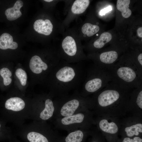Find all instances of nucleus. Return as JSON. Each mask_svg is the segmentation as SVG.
I'll use <instances>...</instances> for the list:
<instances>
[{
    "instance_id": "f3484780",
    "label": "nucleus",
    "mask_w": 142,
    "mask_h": 142,
    "mask_svg": "<svg viewBox=\"0 0 142 142\" xmlns=\"http://www.w3.org/2000/svg\"><path fill=\"white\" fill-rule=\"evenodd\" d=\"M23 4V3L22 1L17 0L13 7L7 9L5 11V14L7 19L12 21L20 17L22 15L20 9Z\"/></svg>"
},
{
    "instance_id": "0eeeda50",
    "label": "nucleus",
    "mask_w": 142,
    "mask_h": 142,
    "mask_svg": "<svg viewBox=\"0 0 142 142\" xmlns=\"http://www.w3.org/2000/svg\"><path fill=\"white\" fill-rule=\"evenodd\" d=\"M32 104V100L19 96H12L8 98L4 104L8 120L16 127L24 124L26 120L30 119Z\"/></svg>"
},
{
    "instance_id": "f257e3e1",
    "label": "nucleus",
    "mask_w": 142,
    "mask_h": 142,
    "mask_svg": "<svg viewBox=\"0 0 142 142\" xmlns=\"http://www.w3.org/2000/svg\"><path fill=\"white\" fill-rule=\"evenodd\" d=\"M134 89L121 86L111 81L90 97L91 110L97 116L120 118L125 116L128 112L130 98Z\"/></svg>"
},
{
    "instance_id": "bb28decb",
    "label": "nucleus",
    "mask_w": 142,
    "mask_h": 142,
    "mask_svg": "<svg viewBox=\"0 0 142 142\" xmlns=\"http://www.w3.org/2000/svg\"><path fill=\"white\" fill-rule=\"evenodd\" d=\"M9 140V142H21L16 138V136L14 134Z\"/></svg>"
},
{
    "instance_id": "f03ea898",
    "label": "nucleus",
    "mask_w": 142,
    "mask_h": 142,
    "mask_svg": "<svg viewBox=\"0 0 142 142\" xmlns=\"http://www.w3.org/2000/svg\"><path fill=\"white\" fill-rule=\"evenodd\" d=\"M80 62H60L49 74L47 81L49 93L54 98L69 94L71 91L77 90L84 82L86 72Z\"/></svg>"
},
{
    "instance_id": "1a4fd4ad",
    "label": "nucleus",
    "mask_w": 142,
    "mask_h": 142,
    "mask_svg": "<svg viewBox=\"0 0 142 142\" xmlns=\"http://www.w3.org/2000/svg\"><path fill=\"white\" fill-rule=\"evenodd\" d=\"M54 98L49 93L37 96L32 100L30 119L46 121L52 120L55 111Z\"/></svg>"
},
{
    "instance_id": "7c9ffc66",
    "label": "nucleus",
    "mask_w": 142,
    "mask_h": 142,
    "mask_svg": "<svg viewBox=\"0 0 142 142\" xmlns=\"http://www.w3.org/2000/svg\"><path fill=\"white\" fill-rule=\"evenodd\" d=\"M92 142H96L95 141H93Z\"/></svg>"
},
{
    "instance_id": "dca6fc26",
    "label": "nucleus",
    "mask_w": 142,
    "mask_h": 142,
    "mask_svg": "<svg viewBox=\"0 0 142 142\" xmlns=\"http://www.w3.org/2000/svg\"><path fill=\"white\" fill-rule=\"evenodd\" d=\"M33 28L34 30L38 33L48 36L52 33L53 26L51 21L49 19L44 20L39 19L34 22Z\"/></svg>"
},
{
    "instance_id": "393cba45",
    "label": "nucleus",
    "mask_w": 142,
    "mask_h": 142,
    "mask_svg": "<svg viewBox=\"0 0 142 142\" xmlns=\"http://www.w3.org/2000/svg\"><path fill=\"white\" fill-rule=\"evenodd\" d=\"M122 142H142V139L139 136H135L133 138L126 137L123 139Z\"/></svg>"
},
{
    "instance_id": "a211bd4d",
    "label": "nucleus",
    "mask_w": 142,
    "mask_h": 142,
    "mask_svg": "<svg viewBox=\"0 0 142 142\" xmlns=\"http://www.w3.org/2000/svg\"><path fill=\"white\" fill-rule=\"evenodd\" d=\"M18 47L17 43L14 42L13 37L7 33H4L0 36V48L5 50L8 49H16Z\"/></svg>"
},
{
    "instance_id": "f8f14e48",
    "label": "nucleus",
    "mask_w": 142,
    "mask_h": 142,
    "mask_svg": "<svg viewBox=\"0 0 142 142\" xmlns=\"http://www.w3.org/2000/svg\"><path fill=\"white\" fill-rule=\"evenodd\" d=\"M98 130L108 134H115L120 131L121 121L119 118L106 116H97L94 119Z\"/></svg>"
},
{
    "instance_id": "c756f323",
    "label": "nucleus",
    "mask_w": 142,
    "mask_h": 142,
    "mask_svg": "<svg viewBox=\"0 0 142 142\" xmlns=\"http://www.w3.org/2000/svg\"><path fill=\"white\" fill-rule=\"evenodd\" d=\"M2 125L0 123V129H1L2 128Z\"/></svg>"
},
{
    "instance_id": "4468645a",
    "label": "nucleus",
    "mask_w": 142,
    "mask_h": 142,
    "mask_svg": "<svg viewBox=\"0 0 142 142\" xmlns=\"http://www.w3.org/2000/svg\"><path fill=\"white\" fill-rule=\"evenodd\" d=\"M142 110V84L132 91L129 103L128 112L131 115L141 118Z\"/></svg>"
},
{
    "instance_id": "5701e85b",
    "label": "nucleus",
    "mask_w": 142,
    "mask_h": 142,
    "mask_svg": "<svg viewBox=\"0 0 142 142\" xmlns=\"http://www.w3.org/2000/svg\"><path fill=\"white\" fill-rule=\"evenodd\" d=\"M0 74L3 78V83L5 86L9 85L11 83L12 75L11 71L8 68H3L0 70Z\"/></svg>"
},
{
    "instance_id": "9b49d317",
    "label": "nucleus",
    "mask_w": 142,
    "mask_h": 142,
    "mask_svg": "<svg viewBox=\"0 0 142 142\" xmlns=\"http://www.w3.org/2000/svg\"><path fill=\"white\" fill-rule=\"evenodd\" d=\"M62 53L65 61L69 63L80 62L83 58L80 49H79L75 40L71 36H68L62 44Z\"/></svg>"
},
{
    "instance_id": "cd10ccee",
    "label": "nucleus",
    "mask_w": 142,
    "mask_h": 142,
    "mask_svg": "<svg viewBox=\"0 0 142 142\" xmlns=\"http://www.w3.org/2000/svg\"><path fill=\"white\" fill-rule=\"evenodd\" d=\"M137 33L138 36L142 38V27L139 28L137 30Z\"/></svg>"
},
{
    "instance_id": "423d86ee",
    "label": "nucleus",
    "mask_w": 142,
    "mask_h": 142,
    "mask_svg": "<svg viewBox=\"0 0 142 142\" xmlns=\"http://www.w3.org/2000/svg\"><path fill=\"white\" fill-rule=\"evenodd\" d=\"M111 80L108 69L93 64L87 70L80 93L83 97H88L102 90Z\"/></svg>"
},
{
    "instance_id": "6e6552de",
    "label": "nucleus",
    "mask_w": 142,
    "mask_h": 142,
    "mask_svg": "<svg viewBox=\"0 0 142 142\" xmlns=\"http://www.w3.org/2000/svg\"><path fill=\"white\" fill-rule=\"evenodd\" d=\"M92 111L89 110L69 116L57 118L53 124L55 129L66 130L68 133L79 129H90L94 120Z\"/></svg>"
},
{
    "instance_id": "2eb2a0df",
    "label": "nucleus",
    "mask_w": 142,
    "mask_h": 142,
    "mask_svg": "<svg viewBox=\"0 0 142 142\" xmlns=\"http://www.w3.org/2000/svg\"><path fill=\"white\" fill-rule=\"evenodd\" d=\"M98 57H91L94 64L100 67L108 69L117 62L118 57V52L114 50L103 52Z\"/></svg>"
},
{
    "instance_id": "4be33fe9",
    "label": "nucleus",
    "mask_w": 142,
    "mask_h": 142,
    "mask_svg": "<svg viewBox=\"0 0 142 142\" xmlns=\"http://www.w3.org/2000/svg\"><path fill=\"white\" fill-rule=\"evenodd\" d=\"M99 30V27L98 26L89 23L84 24L82 28V33L88 37L94 35L97 33Z\"/></svg>"
},
{
    "instance_id": "b1692460",
    "label": "nucleus",
    "mask_w": 142,
    "mask_h": 142,
    "mask_svg": "<svg viewBox=\"0 0 142 142\" xmlns=\"http://www.w3.org/2000/svg\"><path fill=\"white\" fill-rule=\"evenodd\" d=\"M16 76L19 79L21 84L25 86L27 84V75L26 72L21 68H18L15 72Z\"/></svg>"
},
{
    "instance_id": "9d476101",
    "label": "nucleus",
    "mask_w": 142,
    "mask_h": 142,
    "mask_svg": "<svg viewBox=\"0 0 142 142\" xmlns=\"http://www.w3.org/2000/svg\"><path fill=\"white\" fill-rule=\"evenodd\" d=\"M39 56L35 55L31 59L29 67L31 71L39 77V80L45 79L46 76L59 63L60 58L47 61Z\"/></svg>"
},
{
    "instance_id": "c85d7f7f",
    "label": "nucleus",
    "mask_w": 142,
    "mask_h": 142,
    "mask_svg": "<svg viewBox=\"0 0 142 142\" xmlns=\"http://www.w3.org/2000/svg\"><path fill=\"white\" fill-rule=\"evenodd\" d=\"M44 1L47 2H50L52 1L53 0H44Z\"/></svg>"
},
{
    "instance_id": "6ab92c4d",
    "label": "nucleus",
    "mask_w": 142,
    "mask_h": 142,
    "mask_svg": "<svg viewBox=\"0 0 142 142\" xmlns=\"http://www.w3.org/2000/svg\"><path fill=\"white\" fill-rule=\"evenodd\" d=\"M90 1L89 0H75L72 7L71 11L75 14L82 13L85 11Z\"/></svg>"
},
{
    "instance_id": "a878e982",
    "label": "nucleus",
    "mask_w": 142,
    "mask_h": 142,
    "mask_svg": "<svg viewBox=\"0 0 142 142\" xmlns=\"http://www.w3.org/2000/svg\"><path fill=\"white\" fill-rule=\"evenodd\" d=\"M112 10V8L111 6H109L104 9L101 10L100 12V14L102 16L104 15L105 14Z\"/></svg>"
},
{
    "instance_id": "ddd939ff",
    "label": "nucleus",
    "mask_w": 142,
    "mask_h": 142,
    "mask_svg": "<svg viewBox=\"0 0 142 142\" xmlns=\"http://www.w3.org/2000/svg\"><path fill=\"white\" fill-rule=\"evenodd\" d=\"M141 118L131 116L121 121L120 131H123L128 137L138 136L142 133Z\"/></svg>"
},
{
    "instance_id": "7ed1b4c3",
    "label": "nucleus",
    "mask_w": 142,
    "mask_h": 142,
    "mask_svg": "<svg viewBox=\"0 0 142 142\" xmlns=\"http://www.w3.org/2000/svg\"><path fill=\"white\" fill-rule=\"evenodd\" d=\"M55 111L53 120L91 110L90 97L82 96L76 90L72 94L54 99Z\"/></svg>"
},
{
    "instance_id": "412c9836",
    "label": "nucleus",
    "mask_w": 142,
    "mask_h": 142,
    "mask_svg": "<svg viewBox=\"0 0 142 142\" xmlns=\"http://www.w3.org/2000/svg\"><path fill=\"white\" fill-rule=\"evenodd\" d=\"M112 38V36L110 33L108 32L103 33L100 35L99 38L94 42V47L97 49H101L105 44L110 41Z\"/></svg>"
},
{
    "instance_id": "39448f33",
    "label": "nucleus",
    "mask_w": 142,
    "mask_h": 142,
    "mask_svg": "<svg viewBox=\"0 0 142 142\" xmlns=\"http://www.w3.org/2000/svg\"><path fill=\"white\" fill-rule=\"evenodd\" d=\"M108 69L111 81L121 86L134 89L142 84V76L133 66L123 59Z\"/></svg>"
},
{
    "instance_id": "20e7f679",
    "label": "nucleus",
    "mask_w": 142,
    "mask_h": 142,
    "mask_svg": "<svg viewBox=\"0 0 142 142\" xmlns=\"http://www.w3.org/2000/svg\"><path fill=\"white\" fill-rule=\"evenodd\" d=\"M16 128L14 134L25 142H52L56 134L46 121L33 120Z\"/></svg>"
},
{
    "instance_id": "aec40b11",
    "label": "nucleus",
    "mask_w": 142,
    "mask_h": 142,
    "mask_svg": "<svg viewBox=\"0 0 142 142\" xmlns=\"http://www.w3.org/2000/svg\"><path fill=\"white\" fill-rule=\"evenodd\" d=\"M130 3V0H118L117 1V8L121 12L122 16L124 18H128L131 14V11L129 8Z\"/></svg>"
}]
</instances>
